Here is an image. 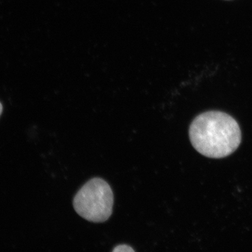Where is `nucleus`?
<instances>
[{
    "mask_svg": "<svg viewBox=\"0 0 252 252\" xmlns=\"http://www.w3.org/2000/svg\"><path fill=\"white\" fill-rule=\"evenodd\" d=\"M192 146L198 153L211 158L231 155L241 144L240 127L231 116L220 111L201 113L189 128Z\"/></svg>",
    "mask_w": 252,
    "mask_h": 252,
    "instance_id": "f257e3e1",
    "label": "nucleus"
},
{
    "mask_svg": "<svg viewBox=\"0 0 252 252\" xmlns=\"http://www.w3.org/2000/svg\"><path fill=\"white\" fill-rule=\"evenodd\" d=\"M114 197L110 185L103 179L88 181L75 195V212L84 219L93 222H103L112 214Z\"/></svg>",
    "mask_w": 252,
    "mask_h": 252,
    "instance_id": "f03ea898",
    "label": "nucleus"
},
{
    "mask_svg": "<svg viewBox=\"0 0 252 252\" xmlns=\"http://www.w3.org/2000/svg\"><path fill=\"white\" fill-rule=\"evenodd\" d=\"M135 251L130 246L127 245H120L115 247L113 252H134Z\"/></svg>",
    "mask_w": 252,
    "mask_h": 252,
    "instance_id": "7ed1b4c3",
    "label": "nucleus"
},
{
    "mask_svg": "<svg viewBox=\"0 0 252 252\" xmlns=\"http://www.w3.org/2000/svg\"><path fill=\"white\" fill-rule=\"evenodd\" d=\"M2 112V105L1 103H0V115H1Z\"/></svg>",
    "mask_w": 252,
    "mask_h": 252,
    "instance_id": "20e7f679",
    "label": "nucleus"
}]
</instances>
